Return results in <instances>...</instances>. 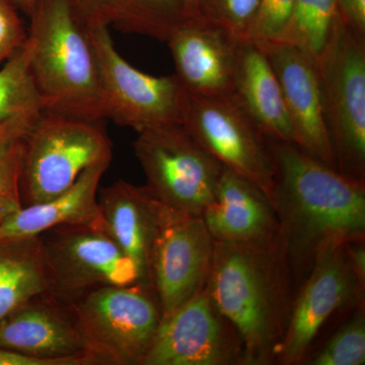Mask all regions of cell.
I'll return each mask as SVG.
<instances>
[{
	"label": "cell",
	"mask_w": 365,
	"mask_h": 365,
	"mask_svg": "<svg viewBox=\"0 0 365 365\" xmlns=\"http://www.w3.org/2000/svg\"><path fill=\"white\" fill-rule=\"evenodd\" d=\"M364 287L353 270L346 242L326 245L316 255L304 287L292 300L275 361L302 364L327 319L343 307L364 304Z\"/></svg>",
	"instance_id": "cell-11"
},
{
	"label": "cell",
	"mask_w": 365,
	"mask_h": 365,
	"mask_svg": "<svg viewBox=\"0 0 365 365\" xmlns=\"http://www.w3.org/2000/svg\"><path fill=\"white\" fill-rule=\"evenodd\" d=\"M202 220L215 242H261L279 237L270 198L253 182L225 168Z\"/></svg>",
	"instance_id": "cell-18"
},
{
	"label": "cell",
	"mask_w": 365,
	"mask_h": 365,
	"mask_svg": "<svg viewBox=\"0 0 365 365\" xmlns=\"http://www.w3.org/2000/svg\"><path fill=\"white\" fill-rule=\"evenodd\" d=\"M97 61L105 118L136 132L182 124L185 90L176 74L155 76L131 66L104 26H86Z\"/></svg>",
	"instance_id": "cell-8"
},
{
	"label": "cell",
	"mask_w": 365,
	"mask_h": 365,
	"mask_svg": "<svg viewBox=\"0 0 365 365\" xmlns=\"http://www.w3.org/2000/svg\"><path fill=\"white\" fill-rule=\"evenodd\" d=\"M51 292L69 302L93 288L139 284L135 264L104 228L59 225L39 235Z\"/></svg>",
	"instance_id": "cell-10"
},
{
	"label": "cell",
	"mask_w": 365,
	"mask_h": 365,
	"mask_svg": "<svg viewBox=\"0 0 365 365\" xmlns=\"http://www.w3.org/2000/svg\"><path fill=\"white\" fill-rule=\"evenodd\" d=\"M289 265L280 239L215 242L205 289L241 338L246 365L275 361L292 309Z\"/></svg>",
	"instance_id": "cell-2"
},
{
	"label": "cell",
	"mask_w": 365,
	"mask_h": 365,
	"mask_svg": "<svg viewBox=\"0 0 365 365\" xmlns=\"http://www.w3.org/2000/svg\"><path fill=\"white\" fill-rule=\"evenodd\" d=\"M0 365H60L54 360L28 356L11 350L0 348Z\"/></svg>",
	"instance_id": "cell-32"
},
{
	"label": "cell",
	"mask_w": 365,
	"mask_h": 365,
	"mask_svg": "<svg viewBox=\"0 0 365 365\" xmlns=\"http://www.w3.org/2000/svg\"><path fill=\"white\" fill-rule=\"evenodd\" d=\"M295 0H261L246 40L255 44L277 41L287 28Z\"/></svg>",
	"instance_id": "cell-28"
},
{
	"label": "cell",
	"mask_w": 365,
	"mask_h": 365,
	"mask_svg": "<svg viewBox=\"0 0 365 365\" xmlns=\"http://www.w3.org/2000/svg\"><path fill=\"white\" fill-rule=\"evenodd\" d=\"M28 33L13 0H0V66L26 42Z\"/></svg>",
	"instance_id": "cell-29"
},
{
	"label": "cell",
	"mask_w": 365,
	"mask_h": 365,
	"mask_svg": "<svg viewBox=\"0 0 365 365\" xmlns=\"http://www.w3.org/2000/svg\"><path fill=\"white\" fill-rule=\"evenodd\" d=\"M24 139L0 140V223L24 207L21 194Z\"/></svg>",
	"instance_id": "cell-26"
},
{
	"label": "cell",
	"mask_w": 365,
	"mask_h": 365,
	"mask_svg": "<svg viewBox=\"0 0 365 365\" xmlns=\"http://www.w3.org/2000/svg\"><path fill=\"white\" fill-rule=\"evenodd\" d=\"M190 16H198V9L203 0H182Z\"/></svg>",
	"instance_id": "cell-34"
},
{
	"label": "cell",
	"mask_w": 365,
	"mask_h": 365,
	"mask_svg": "<svg viewBox=\"0 0 365 365\" xmlns=\"http://www.w3.org/2000/svg\"><path fill=\"white\" fill-rule=\"evenodd\" d=\"M275 176L272 203L290 269L311 268L330 242L365 235V181L342 174L297 144L268 139Z\"/></svg>",
	"instance_id": "cell-1"
},
{
	"label": "cell",
	"mask_w": 365,
	"mask_h": 365,
	"mask_svg": "<svg viewBox=\"0 0 365 365\" xmlns=\"http://www.w3.org/2000/svg\"><path fill=\"white\" fill-rule=\"evenodd\" d=\"M316 66L336 169L365 181V34L339 16Z\"/></svg>",
	"instance_id": "cell-6"
},
{
	"label": "cell",
	"mask_w": 365,
	"mask_h": 365,
	"mask_svg": "<svg viewBox=\"0 0 365 365\" xmlns=\"http://www.w3.org/2000/svg\"><path fill=\"white\" fill-rule=\"evenodd\" d=\"M365 364V316L364 304L356 314L309 360L311 365H364Z\"/></svg>",
	"instance_id": "cell-25"
},
{
	"label": "cell",
	"mask_w": 365,
	"mask_h": 365,
	"mask_svg": "<svg viewBox=\"0 0 365 365\" xmlns=\"http://www.w3.org/2000/svg\"><path fill=\"white\" fill-rule=\"evenodd\" d=\"M30 19L31 71L45 112L105 118L95 53L71 0H39Z\"/></svg>",
	"instance_id": "cell-3"
},
{
	"label": "cell",
	"mask_w": 365,
	"mask_h": 365,
	"mask_svg": "<svg viewBox=\"0 0 365 365\" xmlns=\"http://www.w3.org/2000/svg\"><path fill=\"white\" fill-rule=\"evenodd\" d=\"M257 45L267 55L279 81L295 144L336 168L316 62L294 46L280 41Z\"/></svg>",
	"instance_id": "cell-16"
},
{
	"label": "cell",
	"mask_w": 365,
	"mask_h": 365,
	"mask_svg": "<svg viewBox=\"0 0 365 365\" xmlns=\"http://www.w3.org/2000/svg\"><path fill=\"white\" fill-rule=\"evenodd\" d=\"M98 206L105 232L135 264L139 284L151 290V252L170 208L145 186L126 181L98 192Z\"/></svg>",
	"instance_id": "cell-17"
},
{
	"label": "cell",
	"mask_w": 365,
	"mask_h": 365,
	"mask_svg": "<svg viewBox=\"0 0 365 365\" xmlns=\"http://www.w3.org/2000/svg\"><path fill=\"white\" fill-rule=\"evenodd\" d=\"M242 361L241 338L204 288L163 317L141 365H230Z\"/></svg>",
	"instance_id": "cell-12"
},
{
	"label": "cell",
	"mask_w": 365,
	"mask_h": 365,
	"mask_svg": "<svg viewBox=\"0 0 365 365\" xmlns=\"http://www.w3.org/2000/svg\"><path fill=\"white\" fill-rule=\"evenodd\" d=\"M215 240L202 217L170 209L151 252L150 288L163 317L202 292L212 263Z\"/></svg>",
	"instance_id": "cell-13"
},
{
	"label": "cell",
	"mask_w": 365,
	"mask_h": 365,
	"mask_svg": "<svg viewBox=\"0 0 365 365\" xmlns=\"http://www.w3.org/2000/svg\"><path fill=\"white\" fill-rule=\"evenodd\" d=\"M261 0H203L198 16L215 21L237 39L248 37Z\"/></svg>",
	"instance_id": "cell-27"
},
{
	"label": "cell",
	"mask_w": 365,
	"mask_h": 365,
	"mask_svg": "<svg viewBox=\"0 0 365 365\" xmlns=\"http://www.w3.org/2000/svg\"><path fill=\"white\" fill-rule=\"evenodd\" d=\"M242 41L202 16H189L167 40L176 76L184 90L203 97L234 95L237 54Z\"/></svg>",
	"instance_id": "cell-14"
},
{
	"label": "cell",
	"mask_w": 365,
	"mask_h": 365,
	"mask_svg": "<svg viewBox=\"0 0 365 365\" xmlns=\"http://www.w3.org/2000/svg\"><path fill=\"white\" fill-rule=\"evenodd\" d=\"M28 38L0 67V140L24 139L45 112L31 71Z\"/></svg>",
	"instance_id": "cell-23"
},
{
	"label": "cell",
	"mask_w": 365,
	"mask_h": 365,
	"mask_svg": "<svg viewBox=\"0 0 365 365\" xmlns=\"http://www.w3.org/2000/svg\"><path fill=\"white\" fill-rule=\"evenodd\" d=\"M95 365H141L162 312L150 288L107 285L67 302Z\"/></svg>",
	"instance_id": "cell-5"
},
{
	"label": "cell",
	"mask_w": 365,
	"mask_h": 365,
	"mask_svg": "<svg viewBox=\"0 0 365 365\" xmlns=\"http://www.w3.org/2000/svg\"><path fill=\"white\" fill-rule=\"evenodd\" d=\"M341 19L359 33L365 34V0H336Z\"/></svg>",
	"instance_id": "cell-30"
},
{
	"label": "cell",
	"mask_w": 365,
	"mask_h": 365,
	"mask_svg": "<svg viewBox=\"0 0 365 365\" xmlns=\"http://www.w3.org/2000/svg\"><path fill=\"white\" fill-rule=\"evenodd\" d=\"M348 258L354 272L362 284L365 285V246L364 240L346 242Z\"/></svg>",
	"instance_id": "cell-31"
},
{
	"label": "cell",
	"mask_w": 365,
	"mask_h": 365,
	"mask_svg": "<svg viewBox=\"0 0 365 365\" xmlns=\"http://www.w3.org/2000/svg\"><path fill=\"white\" fill-rule=\"evenodd\" d=\"M50 290L51 278L40 237L0 240V321Z\"/></svg>",
	"instance_id": "cell-22"
},
{
	"label": "cell",
	"mask_w": 365,
	"mask_h": 365,
	"mask_svg": "<svg viewBox=\"0 0 365 365\" xmlns=\"http://www.w3.org/2000/svg\"><path fill=\"white\" fill-rule=\"evenodd\" d=\"M134 153L155 198L180 215L202 217L223 167L182 124L137 132Z\"/></svg>",
	"instance_id": "cell-7"
},
{
	"label": "cell",
	"mask_w": 365,
	"mask_h": 365,
	"mask_svg": "<svg viewBox=\"0 0 365 365\" xmlns=\"http://www.w3.org/2000/svg\"><path fill=\"white\" fill-rule=\"evenodd\" d=\"M182 125L223 168L272 199L275 168L267 138L234 95L203 97L185 91Z\"/></svg>",
	"instance_id": "cell-9"
},
{
	"label": "cell",
	"mask_w": 365,
	"mask_h": 365,
	"mask_svg": "<svg viewBox=\"0 0 365 365\" xmlns=\"http://www.w3.org/2000/svg\"><path fill=\"white\" fill-rule=\"evenodd\" d=\"M110 163L86 169L76 182L60 195L44 202L24 206L0 223V240L39 237L59 225H88L104 228L98 206L100 182Z\"/></svg>",
	"instance_id": "cell-19"
},
{
	"label": "cell",
	"mask_w": 365,
	"mask_h": 365,
	"mask_svg": "<svg viewBox=\"0 0 365 365\" xmlns=\"http://www.w3.org/2000/svg\"><path fill=\"white\" fill-rule=\"evenodd\" d=\"M0 348L60 365H95L71 307L51 292L33 297L0 321Z\"/></svg>",
	"instance_id": "cell-15"
},
{
	"label": "cell",
	"mask_w": 365,
	"mask_h": 365,
	"mask_svg": "<svg viewBox=\"0 0 365 365\" xmlns=\"http://www.w3.org/2000/svg\"><path fill=\"white\" fill-rule=\"evenodd\" d=\"M71 4L86 26H114L162 42L190 16L182 0H71Z\"/></svg>",
	"instance_id": "cell-21"
},
{
	"label": "cell",
	"mask_w": 365,
	"mask_h": 365,
	"mask_svg": "<svg viewBox=\"0 0 365 365\" xmlns=\"http://www.w3.org/2000/svg\"><path fill=\"white\" fill-rule=\"evenodd\" d=\"M19 9L23 13L28 14L29 16H32L33 11H35L39 0H13Z\"/></svg>",
	"instance_id": "cell-33"
},
{
	"label": "cell",
	"mask_w": 365,
	"mask_h": 365,
	"mask_svg": "<svg viewBox=\"0 0 365 365\" xmlns=\"http://www.w3.org/2000/svg\"><path fill=\"white\" fill-rule=\"evenodd\" d=\"M339 16L336 0H295L289 21L277 41L294 46L317 62Z\"/></svg>",
	"instance_id": "cell-24"
},
{
	"label": "cell",
	"mask_w": 365,
	"mask_h": 365,
	"mask_svg": "<svg viewBox=\"0 0 365 365\" xmlns=\"http://www.w3.org/2000/svg\"><path fill=\"white\" fill-rule=\"evenodd\" d=\"M234 96L266 138L295 144L279 81L267 55L251 41L240 44Z\"/></svg>",
	"instance_id": "cell-20"
},
{
	"label": "cell",
	"mask_w": 365,
	"mask_h": 365,
	"mask_svg": "<svg viewBox=\"0 0 365 365\" xmlns=\"http://www.w3.org/2000/svg\"><path fill=\"white\" fill-rule=\"evenodd\" d=\"M111 160V139L100 121L43 113L24 139V206L60 195L91 165Z\"/></svg>",
	"instance_id": "cell-4"
}]
</instances>
